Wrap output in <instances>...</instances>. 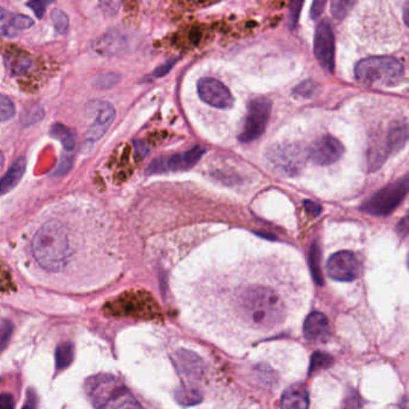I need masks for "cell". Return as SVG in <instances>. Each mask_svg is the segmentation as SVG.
Listing matches in <instances>:
<instances>
[{"label": "cell", "mask_w": 409, "mask_h": 409, "mask_svg": "<svg viewBox=\"0 0 409 409\" xmlns=\"http://www.w3.org/2000/svg\"><path fill=\"white\" fill-rule=\"evenodd\" d=\"M200 323L219 338L243 333H267L285 323V304L272 285L218 281L203 285L194 298Z\"/></svg>", "instance_id": "1"}, {"label": "cell", "mask_w": 409, "mask_h": 409, "mask_svg": "<svg viewBox=\"0 0 409 409\" xmlns=\"http://www.w3.org/2000/svg\"><path fill=\"white\" fill-rule=\"evenodd\" d=\"M32 253L45 272H65L73 253L65 226L58 221L43 224L32 240Z\"/></svg>", "instance_id": "2"}, {"label": "cell", "mask_w": 409, "mask_h": 409, "mask_svg": "<svg viewBox=\"0 0 409 409\" xmlns=\"http://www.w3.org/2000/svg\"><path fill=\"white\" fill-rule=\"evenodd\" d=\"M86 394L96 409H144L134 394L110 375H97L86 381Z\"/></svg>", "instance_id": "3"}, {"label": "cell", "mask_w": 409, "mask_h": 409, "mask_svg": "<svg viewBox=\"0 0 409 409\" xmlns=\"http://www.w3.org/2000/svg\"><path fill=\"white\" fill-rule=\"evenodd\" d=\"M404 67L391 57H370L362 59L355 67V77L369 86H394L404 76Z\"/></svg>", "instance_id": "4"}, {"label": "cell", "mask_w": 409, "mask_h": 409, "mask_svg": "<svg viewBox=\"0 0 409 409\" xmlns=\"http://www.w3.org/2000/svg\"><path fill=\"white\" fill-rule=\"evenodd\" d=\"M408 195L409 176H405L377 191L362 205V210L373 216H386L391 214Z\"/></svg>", "instance_id": "5"}, {"label": "cell", "mask_w": 409, "mask_h": 409, "mask_svg": "<svg viewBox=\"0 0 409 409\" xmlns=\"http://www.w3.org/2000/svg\"><path fill=\"white\" fill-rule=\"evenodd\" d=\"M270 113H272V101L267 97H257L250 101L248 106V115L244 121L243 130L239 135V141L250 143L261 137L267 129Z\"/></svg>", "instance_id": "6"}, {"label": "cell", "mask_w": 409, "mask_h": 409, "mask_svg": "<svg viewBox=\"0 0 409 409\" xmlns=\"http://www.w3.org/2000/svg\"><path fill=\"white\" fill-rule=\"evenodd\" d=\"M267 159L272 165V170L283 176H292L298 174L304 165L303 152L295 144L285 143L272 145L268 150Z\"/></svg>", "instance_id": "7"}, {"label": "cell", "mask_w": 409, "mask_h": 409, "mask_svg": "<svg viewBox=\"0 0 409 409\" xmlns=\"http://www.w3.org/2000/svg\"><path fill=\"white\" fill-rule=\"evenodd\" d=\"M205 152L204 148L195 147L184 152V154H176L172 156L159 157L156 160L149 165L148 173L149 174H156L163 172L186 171L196 166V163L200 161V157L203 156Z\"/></svg>", "instance_id": "8"}, {"label": "cell", "mask_w": 409, "mask_h": 409, "mask_svg": "<svg viewBox=\"0 0 409 409\" xmlns=\"http://www.w3.org/2000/svg\"><path fill=\"white\" fill-rule=\"evenodd\" d=\"M314 56L324 70L333 73L335 67V38L328 21L318 23L314 34Z\"/></svg>", "instance_id": "9"}, {"label": "cell", "mask_w": 409, "mask_h": 409, "mask_svg": "<svg viewBox=\"0 0 409 409\" xmlns=\"http://www.w3.org/2000/svg\"><path fill=\"white\" fill-rule=\"evenodd\" d=\"M327 272L333 280L351 282L357 280L360 275V263L351 251H340L329 258Z\"/></svg>", "instance_id": "10"}, {"label": "cell", "mask_w": 409, "mask_h": 409, "mask_svg": "<svg viewBox=\"0 0 409 409\" xmlns=\"http://www.w3.org/2000/svg\"><path fill=\"white\" fill-rule=\"evenodd\" d=\"M197 91L205 104L220 110H229L233 106L234 99L229 88L222 82L211 77H204L198 81Z\"/></svg>", "instance_id": "11"}, {"label": "cell", "mask_w": 409, "mask_h": 409, "mask_svg": "<svg viewBox=\"0 0 409 409\" xmlns=\"http://www.w3.org/2000/svg\"><path fill=\"white\" fill-rule=\"evenodd\" d=\"M343 150V145L338 138L325 135L319 137L312 144L309 149V157L316 165L327 166L338 161V159L342 156Z\"/></svg>", "instance_id": "12"}, {"label": "cell", "mask_w": 409, "mask_h": 409, "mask_svg": "<svg viewBox=\"0 0 409 409\" xmlns=\"http://www.w3.org/2000/svg\"><path fill=\"white\" fill-rule=\"evenodd\" d=\"M305 338L312 342H325L330 338V323L323 312L314 311L305 319Z\"/></svg>", "instance_id": "13"}, {"label": "cell", "mask_w": 409, "mask_h": 409, "mask_svg": "<svg viewBox=\"0 0 409 409\" xmlns=\"http://www.w3.org/2000/svg\"><path fill=\"white\" fill-rule=\"evenodd\" d=\"M115 107L107 102H101L95 120L86 131V138L91 142L100 139L107 132V130L110 129V125L115 121Z\"/></svg>", "instance_id": "14"}, {"label": "cell", "mask_w": 409, "mask_h": 409, "mask_svg": "<svg viewBox=\"0 0 409 409\" xmlns=\"http://www.w3.org/2000/svg\"><path fill=\"white\" fill-rule=\"evenodd\" d=\"M0 21H1V34L8 38H14L19 32H23L33 27V19L21 14H11L6 10L0 11Z\"/></svg>", "instance_id": "15"}, {"label": "cell", "mask_w": 409, "mask_h": 409, "mask_svg": "<svg viewBox=\"0 0 409 409\" xmlns=\"http://www.w3.org/2000/svg\"><path fill=\"white\" fill-rule=\"evenodd\" d=\"M309 393L303 386H290L282 395L280 409H309Z\"/></svg>", "instance_id": "16"}, {"label": "cell", "mask_w": 409, "mask_h": 409, "mask_svg": "<svg viewBox=\"0 0 409 409\" xmlns=\"http://www.w3.org/2000/svg\"><path fill=\"white\" fill-rule=\"evenodd\" d=\"M408 124L402 123V121H396L391 125L384 142H386L389 152L394 154V152H400L401 149L405 147L406 143L408 142Z\"/></svg>", "instance_id": "17"}, {"label": "cell", "mask_w": 409, "mask_h": 409, "mask_svg": "<svg viewBox=\"0 0 409 409\" xmlns=\"http://www.w3.org/2000/svg\"><path fill=\"white\" fill-rule=\"evenodd\" d=\"M25 168H27V161L24 157H19L11 165L9 171L5 173V176L0 181V192L3 195L8 194L17 186L19 180L23 178Z\"/></svg>", "instance_id": "18"}, {"label": "cell", "mask_w": 409, "mask_h": 409, "mask_svg": "<svg viewBox=\"0 0 409 409\" xmlns=\"http://www.w3.org/2000/svg\"><path fill=\"white\" fill-rule=\"evenodd\" d=\"M121 38L118 34H106L104 38H99L94 43V49L101 54H115L117 47H121Z\"/></svg>", "instance_id": "19"}, {"label": "cell", "mask_w": 409, "mask_h": 409, "mask_svg": "<svg viewBox=\"0 0 409 409\" xmlns=\"http://www.w3.org/2000/svg\"><path fill=\"white\" fill-rule=\"evenodd\" d=\"M5 62H6V67L12 75H21V73H23V72L28 70L30 64H32V60L27 54L19 53V54L6 56Z\"/></svg>", "instance_id": "20"}, {"label": "cell", "mask_w": 409, "mask_h": 409, "mask_svg": "<svg viewBox=\"0 0 409 409\" xmlns=\"http://www.w3.org/2000/svg\"><path fill=\"white\" fill-rule=\"evenodd\" d=\"M51 135L53 137L57 138L60 141L62 144L64 149L67 152H71L76 147V141H75V136L71 132V130L67 128L65 125L56 124L52 125L51 128Z\"/></svg>", "instance_id": "21"}, {"label": "cell", "mask_w": 409, "mask_h": 409, "mask_svg": "<svg viewBox=\"0 0 409 409\" xmlns=\"http://www.w3.org/2000/svg\"><path fill=\"white\" fill-rule=\"evenodd\" d=\"M320 257H322V255H320L318 244H312L309 253V270H311L314 282L319 285H323V275L320 270Z\"/></svg>", "instance_id": "22"}, {"label": "cell", "mask_w": 409, "mask_h": 409, "mask_svg": "<svg viewBox=\"0 0 409 409\" xmlns=\"http://www.w3.org/2000/svg\"><path fill=\"white\" fill-rule=\"evenodd\" d=\"M333 365V357L325 354V353L316 352L311 357L309 362V375H312L314 372L325 370Z\"/></svg>", "instance_id": "23"}, {"label": "cell", "mask_w": 409, "mask_h": 409, "mask_svg": "<svg viewBox=\"0 0 409 409\" xmlns=\"http://www.w3.org/2000/svg\"><path fill=\"white\" fill-rule=\"evenodd\" d=\"M51 19H52L53 25H54V28H56L58 33L62 34V35L67 33L69 25H70V21H69L67 14L62 10H52Z\"/></svg>", "instance_id": "24"}, {"label": "cell", "mask_w": 409, "mask_h": 409, "mask_svg": "<svg viewBox=\"0 0 409 409\" xmlns=\"http://www.w3.org/2000/svg\"><path fill=\"white\" fill-rule=\"evenodd\" d=\"M120 76L118 73L115 72H106L102 75H99L94 78L93 84L99 88V89H108L112 86H115L118 82H119Z\"/></svg>", "instance_id": "25"}, {"label": "cell", "mask_w": 409, "mask_h": 409, "mask_svg": "<svg viewBox=\"0 0 409 409\" xmlns=\"http://www.w3.org/2000/svg\"><path fill=\"white\" fill-rule=\"evenodd\" d=\"M353 5L354 3L348 1V0H333L330 4L331 14L335 19H342L343 17L347 16L349 10L352 9Z\"/></svg>", "instance_id": "26"}, {"label": "cell", "mask_w": 409, "mask_h": 409, "mask_svg": "<svg viewBox=\"0 0 409 409\" xmlns=\"http://www.w3.org/2000/svg\"><path fill=\"white\" fill-rule=\"evenodd\" d=\"M73 357V348L71 344L65 343L60 347L58 348L57 352V366L59 370H62L64 367L67 366Z\"/></svg>", "instance_id": "27"}, {"label": "cell", "mask_w": 409, "mask_h": 409, "mask_svg": "<svg viewBox=\"0 0 409 409\" xmlns=\"http://www.w3.org/2000/svg\"><path fill=\"white\" fill-rule=\"evenodd\" d=\"M362 399L360 394L355 389H349L347 395L343 399L341 409H360L362 407Z\"/></svg>", "instance_id": "28"}, {"label": "cell", "mask_w": 409, "mask_h": 409, "mask_svg": "<svg viewBox=\"0 0 409 409\" xmlns=\"http://www.w3.org/2000/svg\"><path fill=\"white\" fill-rule=\"evenodd\" d=\"M14 105L12 101L10 100L6 95L0 96V120L6 121L10 120L14 115Z\"/></svg>", "instance_id": "29"}, {"label": "cell", "mask_w": 409, "mask_h": 409, "mask_svg": "<svg viewBox=\"0 0 409 409\" xmlns=\"http://www.w3.org/2000/svg\"><path fill=\"white\" fill-rule=\"evenodd\" d=\"M43 118V107L35 106L33 108H29L25 113L22 115V124L24 126L35 124Z\"/></svg>", "instance_id": "30"}, {"label": "cell", "mask_w": 409, "mask_h": 409, "mask_svg": "<svg viewBox=\"0 0 409 409\" xmlns=\"http://www.w3.org/2000/svg\"><path fill=\"white\" fill-rule=\"evenodd\" d=\"M316 91H317V84L314 81H309H309L303 82V83H300L299 86H295L293 94L296 97L307 99V97L314 95Z\"/></svg>", "instance_id": "31"}, {"label": "cell", "mask_w": 409, "mask_h": 409, "mask_svg": "<svg viewBox=\"0 0 409 409\" xmlns=\"http://www.w3.org/2000/svg\"><path fill=\"white\" fill-rule=\"evenodd\" d=\"M303 8V1L296 0L293 1L290 5V28L293 30L295 28V25L298 23V19H299L300 10Z\"/></svg>", "instance_id": "32"}, {"label": "cell", "mask_w": 409, "mask_h": 409, "mask_svg": "<svg viewBox=\"0 0 409 409\" xmlns=\"http://www.w3.org/2000/svg\"><path fill=\"white\" fill-rule=\"evenodd\" d=\"M176 62H178V59H170V60H167L165 64H162V65L157 67L156 70L152 72V75L155 77L165 76L168 72L171 71L173 67L176 65Z\"/></svg>", "instance_id": "33"}, {"label": "cell", "mask_w": 409, "mask_h": 409, "mask_svg": "<svg viewBox=\"0 0 409 409\" xmlns=\"http://www.w3.org/2000/svg\"><path fill=\"white\" fill-rule=\"evenodd\" d=\"M27 5H28L30 9L33 10L34 14H36V17H38V19H43L47 3L41 1V0H34V1H29Z\"/></svg>", "instance_id": "34"}, {"label": "cell", "mask_w": 409, "mask_h": 409, "mask_svg": "<svg viewBox=\"0 0 409 409\" xmlns=\"http://www.w3.org/2000/svg\"><path fill=\"white\" fill-rule=\"evenodd\" d=\"M303 204H304L305 210H306L311 216H314V218H317V216H319L320 213H322V207H320L317 202L306 200H304Z\"/></svg>", "instance_id": "35"}, {"label": "cell", "mask_w": 409, "mask_h": 409, "mask_svg": "<svg viewBox=\"0 0 409 409\" xmlns=\"http://www.w3.org/2000/svg\"><path fill=\"white\" fill-rule=\"evenodd\" d=\"M71 166L72 157L69 156V155H65V156L62 157V161L59 163L57 170L54 171V176H62V174H65V173H67L69 170L71 168Z\"/></svg>", "instance_id": "36"}, {"label": "cell", "mask_w": 409, "mask_h": 409, "mask_svg": "<svg viewBox=\"0 0 409 409\" xmlns=\"http://www.w3.org/2000/svg\"><path fill=\"white\" fill-rule=\"evenodd\" d=\"M325 1L324 0H316L311 6V17L312 19H318L319 16L323 12Z\"/></svg>", "instance_id": "37"}, {"label": "cell", "mask_w": 409, "mask_h": 409, "mask_svg": "<svg viewBox=\"0 0 409 409\" xmlns=\"http://www.w3.org/2000/svg\"><path fill=\"white\" fill-rule=\"evenodd\" d=\"M396 232L402 235V237H405V235H408L409 234V214L404 218V219L401 220L400 224H397V227H396Z\"/></svg>", "instance_id": "38"}, {"label": "cell", "mask_w": 409, "mask_h": 409, "mask_svg": "<svg viewBox=\"0 0 409 409\" xmlns=\"http://www.w3.org/2000/svg\"><path fill=\"white\" fill-rule=\"evenodd\" d=\"M135 148H136V152H137V154L139 155V156L144 157L145 155H147V144L143 142V141H136V142H135Z\"/></svg>", "instance_id": "39"}, {"label": "cell", "mask_w": 409, "mask_h": 409, "mask_svg": "<svg viewBox=\"0 0 409 409\" xmlns=\"http://www.w3.org/2000/svg\"><path fill=\"white\" fill-rule=\"evenodd\" d=\"M12 407H14V404H12L11 396L3 395V399H1V409H12Z\"/></svg>", "instance_id": "40"}, {"label": "cell", "mask_w": 409, "mask_h": 409, "mask_svg": "<svg viewBox=\"0 0 409 409\" xmlns=\"http://www.w3.org/2000/svg\"><path fill=\"white\" fill-rule=\"evenodd\" d=\"M404 19H405V23L409 28V1L406 3L405 9H404Z\"/></svg>", "instance_id": "41"}, {"label": "cell", "mask_w": 409, "mask_h": 409, "mask_svg": "<svg viewBox=\"0 0 409 409\" xmlns=\"http://www.w3.org/2000/svg\"><path fill=\"white\" fill-rule=\"evenodd\" d=\"M401 409H409V399H405L401 404Z\"/></svg>", "instance_id": "42"}, {"label": "cell", "mask_w": 409, "mask_h": 409, "mask_svg": "<svg viewBox=\"0 0 409 409\" xmlns=\"http://www.w3.org/2000/svg\"><path fill=\"white\" fill-rule=\"evenodd\" d=\"M407 264H408V268H409V253H408V257H407Z\"/></svg>", "instance_id": "43"}]
</instances>
